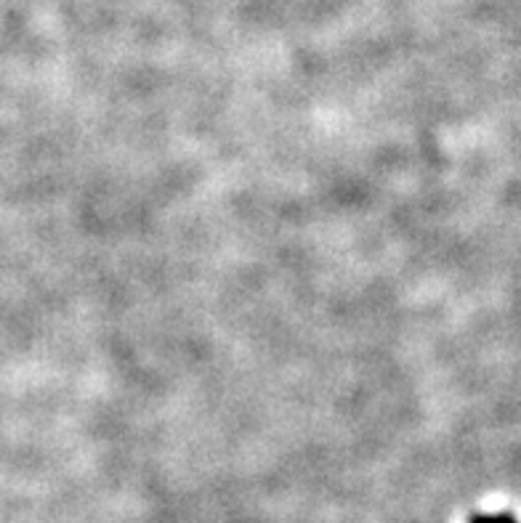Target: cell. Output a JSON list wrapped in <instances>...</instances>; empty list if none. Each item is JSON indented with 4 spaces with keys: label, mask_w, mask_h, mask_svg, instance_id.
I'll return each mask as SVG.
<instances>
[{
    "label": "cell",
    "mask_w": 521,
    "mask_h": 523,
    "mask_svg": "<svg viewBox=\"0 0 521 523\" xmlns=\"http://www.w3.org/2000/svg\"><path fill=\"white\" fill-rule=\"evenodd\" d=\"M471 523H519L514 516L508 513H482V516H474Z\"/></svg>",
    "instance_id": "6da1fadb"
}]
</instances>
